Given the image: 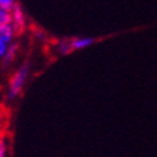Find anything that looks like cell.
<instances>
[{"label":"cell","mask_w":157,"mask_h":157,"mask_svg":"<svg viewBox=\"0 0 157 157\" xmlns=\"http://www.w3.org/2000/svg\"><path fill=\"white\" fill-rule=\"evenodd\" d=\"M29 74H30V68H29L28 63H23L12 75L9 82V90H7V100H13V98H16L22 92L25 84L28 82Z\"/></svg>","instance_id":"6da1fadb"},{"label":"cell","mask_w":157,"mask_h":157,"mask_svg":"<svg viewBox=\"0 0 157 157\" xmlns=\"http://www.w3.org/2000/svg\"><path fill=\"white\" fill-rule=\"evenodd\" d=\"M12 26L14 28L17 35L22 33L26 29V16H25L23 9L20 7L19 3H16L12 7Z\"/></svg>","instance_id":"7a4b0ae2"},{"label":"cell","mask_w":157,"mask_h":157,"mask_svg":"<svg viewBox=\"0 0 157 157\" xmlns=\"http://www.w3.org/2000/svg\"><path fill=\"white\" fill-rule=\"evenodd\" d=\"M16 30L12 26V23H3L0 25V40H3L5 43L10 45L12 42H14V38H16Z\"/></svg>","instance_id":"3957f363"},{"label":"cell","mask_w":157,"mask_h":157,"mask_svg":"<svg viewBox=\"0 0 157 157\" xmlns=\"http://www.w3.org/2000/svg\"><path fill=\"white\" fill-rule=\"evenodd\" d=\"M72 42V48L74 51H79V49H85L88 46H91L94 43V39L88 38V36H82V38H74L71 39Z\"/></svg>","instance_id":"277c9868"},{"label":"cell","mask_w":157,"mask_h":157,"mask_svg":"<svg viewBox=\"0 0 157 157\" xmlns=\"http://www.w3.org/2000/svg\"><path fill=\"white\" fill-rule=\"evenodd\" d=\"M17 52H19V45L16 42H12L9 45V48H7V52H6V55L3 56V63L5 65H9V63H12V62L14 61V58H16V55H17Z\"/></svg>","instance_id":"5b68a950"},{"label":"cell","mask_w":157,"mask_h":157,"mask_svg":"<svg viewBox=\"0 0 157 157\" xmlns=\"http://www.w3.org/2000/svg\"><path fill=\"white\" fill-rule=\"evenodd\" d=\"M56 51L61 55H67V53L72 52L74 48H72V42L71 40H67V39H63V40H59L56 45Z\"/></svg>","instance_id":"8992f818"},{"label":"cell","mask_w":157,"mask_h":157,"mask_svg":"<svg viewBox=\"0 0 157 157\" xmlns=\"http://www.w3.org/2000/svg\"><path fill=\"white\" fill-rule=\"evenodd\" d=\"M0 23H12V9L0 6Z\"/></svg>","instance_id":"52a82bcc"},{"label":"cell","mask_w":157,"mask_h":157,"mask_svg":"<svg viewBox=\"0 0 157 157\" xmlns=\"http://www.w3.org/2000/svg\"><path fill=\"white\" fill-rule=\"evenodd\" d=\"M7 154V144L5 140L0 138V157H5Z\"/></svg>","instance_id":"ba28073f"},{"label":"cell","mask_w":157,"mask_h":157,"mask_svg":"<svg viewBox=\"0 0 157 157\" xmlns=\"http://www.w3.org/2000/svg\"><path fill=\"white\" fill-rule=\"evenodd\" d=\"M7 48H9V45L5 43L3 40H0V59H3V56H5L6 52H7Z\"/></svg>","instance_id":"9c48e42d"},{"label":"cell","mask_w":157,"mask_h":157,"mask_svg":"<svg viewBox=\"0 0 157 157\" xmlns=\"http://www.w3.org/2000/svg\"><path fill=\"white\" fill-rule=\"evenodd\" d=\"M14 5H16V0H0V6H3V7L12 9Z\"/></svg>","instance_id":"30bf717a"},{"label":"cell","mask_w":157,"mask_h":157,"mask_svg":"<svg viewBox=\"0 0 157 157\" xmlns=\"http://www.w3.org/2000/svg\"><path fill=\"white\" fill-rule=\"evenodd\" d=\"M0 25H2V23H0Z\"/></svg>","instance_id":"8fae6325"}]
</instances>
